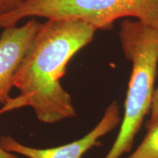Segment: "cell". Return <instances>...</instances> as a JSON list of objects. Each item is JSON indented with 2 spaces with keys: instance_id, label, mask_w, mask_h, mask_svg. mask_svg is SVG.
<instances>
[{
  "instance_id": "1",
  "label": "cell",
  "mask_w": 158,
  "mask_h": 158,
  "mask_svg": "<svg viewBox=\"0 0 158 158\" xmlns=\"http://www.w3.org/2000/svg\"><path fill=\"white\" fill-rule=\"evenodd\" d=\"M96 31L78 21L40 23L13 81L40 122L54 124L76 116L70 94L60 79L70 59L92 42Z\"/></svg>"
},
{
  "instance_id": "2",
  "label": "cell",
  "mask_w": 158,
  "mask_h": 158,
  "mask_svg": "<svg viewBox=\"0 0 158 158\" xmlns=\"http://www.w3.org/2000/svg\"><path fill=\"white\" fill-rule=\"evenodd\" d=\"M118 37L124 54L133 63L117 137L105 158H119L130 152L134 138L150 111L158 66V29L140 21L125 20Z\"/></svg>"
},
{
  "instance_id": "3",
  "label": "cell",
  "mask_w": 158,
  "mask_h": 158,
  "mask_svg": "<svg viewBox=\"0 0 158 158\" xmlns=\"http://www.w3.org/2000/svg\"><path fill=\"white\" fill-rule=\"evenodd\" d=\"M71 20L97 30L113 28L116 20L129 17L120 0H23L0 16V28L15 27L27 18Z\"/></svg>"
},
{
  "instance_id": "4",
  "label": "cell",
  "mask_w": 158,
  "mask_h": 158,
  "mask_svg": "<svg viewBox=\"0 0 158 158\" xmlns=\"http://www.w3.org/2000/svg\"><path fill=\"white\" fill-rule=\"evenodd\" d=\"M118 102L114 101L106 108L98 124L84 137L56 147L37 149L28 147L10 136L0 139V146L7 152L19 154L28 158H81L89 149L99 144L98 140L115 129L120 123Z\"/></svg>"
},
{
  "instance_id": "5",
  "label": "cell",
  "mask_w": 158,
  "mask_h": 158,
  "mask_svg": "<svg viewBox=\"0 0 158 158\" xmlns=\"http://www.w3.org/2000/svg\"><path fill=\"white\" fill-rule=\"evenodd\" d=\"M40 23L31 18L23 25L4 29L0 36V105L11 98L10 92L14 86L15 74Z\"/></svg>"
},
{
  "instance_id": "6",
  "label": "cell",
  "mask_w": 158,
  "mask_h": 158,
  "mask_svg": "<svg viewBox=\"0 0 158 158\" xmlns=\"http://www.w3.org/2000/svg\"><path fill=\"white\" fill-rule=\"evenodd\" d=\"M129 17L136 18L144 24L158 29V0H120Z\"/></svg>"
},
{
  "instance_id": "7",
  "label": "cell",
  "mask_w": 158,
  "mask_h": 158,
  "mask_svg": "<svg viewBox=\"0 0 158 158\" xmlns=\"http://www.w3.org/2000/svg\"><path fill=\"white\" fill-rule=\"evenodd\" d=\"M147 129L143 141L129 158H158V118L147 124Z\"/></svg>"
},
{
  "instance_id": "8",
  "label": "cell",
  "mask_w": 158,
  "mask_h": 158,
  "mask_svg": "<svg viewBox=\"0 0 158 158\" xmlns=\"http://www.w3.org/2000/svg\"><path fill=\"white\" fill-rule=\"evenodd\" d=\"M27 106V103L26 102L25 99L19 95L17 98H10L5 105H3L1 108H0V115L2 114L5 112L10 111L12 110L16 109L21 107H24ZM0 158H19L16 155H14L13 153L9 152L5 150L3 148H2L0 146Z\"/></svg>"
},
{
  "instance_id": "9",
  "label": "cell",
  "mask_w": 158,
  "mask_h": 158,
  "mask_svg": "<svg viewBox=\"0 0 158 158\" xmlns=\"http://www.w3.org/2000/svg\"><path fill=\"white\" fill-rule=\"evenodd\" d=\"M150 112H151V116L148 123H152L158 118V87L154 92Z\"/></svg>"
},
{
  "instance_id": "10",
  "label": "cell",
  "mask_w": 158,
  "mask_h": 158,
  "mask_svg": "<svg viewBox=\"0 0 158 158\" xmlns=\"http://www.w3.org/2000/svg\"><path fill=\"white\" fill-rule=\"evenodd\" d=\"M21 1H23V0H6L5 12L13 8L14 6L16 5L17 4H19V2H21ZM5 12H4V13H5Z\"/></svg>"
},
{
  "instance_id": "11",
  "label": "cell",
  "mask_w": 158,
  "mask_h": 158,
  "mask_svg": "<svg viewBox=\"0 0 158 158\" xmlns=\"http://www.w3.org/2000/svg\"><path fill=\"white\" fill-rule=\"evenodd\" d=\"M6 0H0V16L5 12Z\"/></svg>"
}]
</instances>
